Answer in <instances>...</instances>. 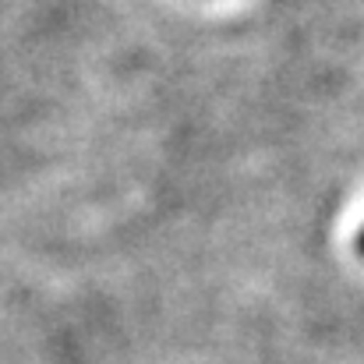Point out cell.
<instances>
[{
    "label": "cell",
    "instance_id": "6da1fadb",
    "mask_svg": "<svg viewBox=\"0 0 364 364\" xmlns=\"http://www.w3.org/2000/svg\"><path fill=\"white\" fill-rule=\"evenodd\" d=\"M358 244H361V255H364V234H361V237H358Z\"/></svg>",
    "mask_w": 364,
    "mask_h": 364
}]
</instances>
